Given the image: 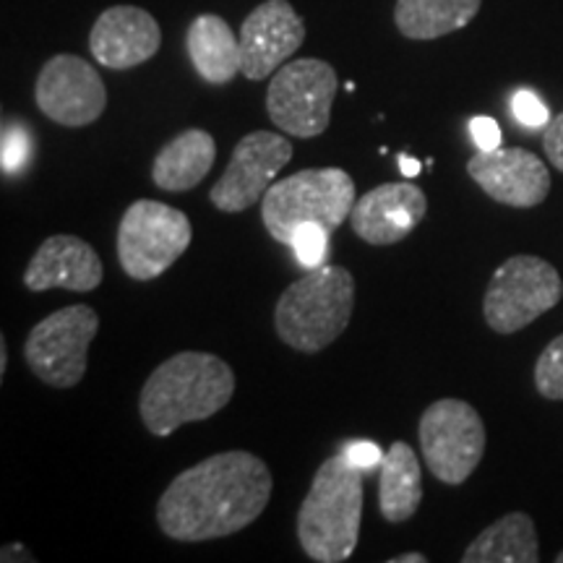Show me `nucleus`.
<instances>
[{"label": "nucleus", "mask_w": 563, "mask_h": 563, "mask_svg": "<svg viewBox=\"0 0 563 563\" xmlns=\"http://www.w3.org/2000/svg\"><path fill=\"white\" fill-rule=\"evenodd\" d=\"M274 481L262 456L222 452L183 470L157 501V525L178 543L230 538L269 506Z\"/></svg>", "instance_id": "obj_1"}, {"label": "nucleus", "mask_w": 563, "mask_h": 563, "mask_svg": "<svg viewBox=\"0 0 563 563\" xmlns=\"http://www.w3.org/2000/svg\"><path fill=\"white\" fill-rule=\"evenodd\" d=\"M235 373L209 352H178L152 371L139 397L146 431L170 435L186 422L209 420L230 405Z\"/></svg>", "instance_id": "obj_2"}, {"label": "nucleus", "mask_w": 563, "mask_h": 563, "mask_svg": "<svg viewBox=\"0 0 563 563\" xmlns=\"http://www.w3.org/2000/svg\"><path fill=\"white\" fill-rule=\"evenodd\" d=\"M363 522V470L340 452L316 470L298 511L302 553L319 563H342L355 553Z\"/></svg>", "instance_id": "obj_3"}, {"label": "nucleus", "mask_w": 563, "mask_h": 563, "mask_svg": "<svg viewBox=\"0 0 563 563\" xmlns=\"http://www.w3.org/2000/svg\"><path fill=\"white\" fill-rule=\"evenodd\" d=\"M355 311V277L344 266L308 269L279 295L274 329L287 347L316 355L344 334Z\"/></svg>", "instance_id": "obj_4"}, {"label": "nucleus", "mask_w": 563, "mask_h": 563, "mask_svg": "<svg viewBox=\"0 0 563 563\" xmlns=\"http://www.w3.org/2000/svg\"><path fill=\"white\" fill-rule=\"evenodd\" d=\"M355 180L342 167H313L274 180L262 199L264 228L277 243L290 245L295 230L313 222L334 232L355 209Z\"/></svg>", "instance_id": "obj_5"}, {"label": "nucleus", "mask_w": 563, "mask_h": 563, "mask_svg": "<svg viewBox=\"0 0 563 563\" xmlns=\"http://www.w3.org/2000/svg\"><path fill=\"white\" fill-rule=\"evenodd\" d=\"M194 241L186 211L154 199H139L118 224V262L136 282L157 279Z\"/></svg>", "instance_id": "obj_6"}, {"label": "nucleus", "mask_w": 563, "mask_h": 563, "mask_svg": "<svg viewBox=\"0 0 563 563\" xmlns=\"http://www.w3.org/2000/svg\"><path fill=\"white\" fill-rule=\"evenodd\" d=\"M563 298L561 274L540 256H511L485 290L483 313L493 332L514 334L555 308Z\"/></svg>", "instance_id": "obj_7"}, {"label": "nucleus", "mask_w": 563, "mask_h": 563, "mask_svg": "<svg viewBox=\"0 0 563 563\" xmlns=\"http://www.w3.org/2000/svg\"><path fill=\"white\" fill-rule=\"evenodd\" d=\"M340 89L336 70L327 60L300 58L285 63L272 76L266 110L282 133L316 139L329 129L332 104Z\"/></svg>", "instance_id": "obj_8"}, {"label": "nucleus", "mask_w": 563, "mask_h": 563, "mask_svg": "<svg viewBox=\"0 0 563 563\" xmlns=\"http://www.w3.org/2000/svg\"><path fill=\"white\" fill-rule=\"evenodd\" d=\"M100 332V316L91 306H66L42 319L24 344V361L42 384L70 389L84 378L89 347Z\"/></svg>", "instance_id": "obj_9"}, {"label": "nucleus", "mask_w": 563, "mask_h": 563, "mask_svg": "<svg viewBox=\"0 0 563 563\" xmlns=\"http://www.w3.org/2000/svg\"><path fill=\"white\" fill-rule=\"evenodd\" d=\"M418 433L422 460L446 485H462L475 473L488 441L483 418L462 399H439L426 407Z\"/></svg>", "instance_id": "obj_10"}, {"label": "nucleus", "mask_w": 563, "mask_h": 563, "mask_svg": "<svg viewBox=\"0 0 563 563\" xmlns=\"http://www.w3.org/2000/svg\"><path fill=\"white\" fill-rule=\"evenodd\" d=\"M292 159V144L282 133L251 131L232 150L222 178L211 186L209 199L220 211L238 214L258 203Z\"/></svg>", "instance_id": "obj_11"}, {"label": "nucleus", "mask_w": 563, "mask_h": 563, "mask_svg": "<svg viewBox=\"0 0 563 563\" xmlns=\"http://www.w3.org/2000/svg\"><path fill=\"white\" fill-rule=\"evenodd\" d=\"M34 100L42 115L66 129H84L100 121L108 108V89L102 76L79 55L60 53L42 66Z\"/></svg>", "instance_id": "obj_12"}, {"label": "nucleus", "mask_w": 563, "mask_h": 563, "mask_svg": "<svg viewBox=\"0 0 563 563\" xmlns=\"http://www.w3.org/2000/svg\"><path fill=\"white\" fill-rule=\"evenodd\" d=\"M306 40V24L287 0H264L241 26L243 76L262 81L277 74Z\"/></svg>", "instance_id": "obj_13"}, {"label": "nucleus", "mask_w": 563, "mask_h": 563, "mask_svg": "<svg viewBox=\"0 0 563 563\" xmlns=\"http://www.w3.org/2000/svg\"><path fill=\"white\" fill-rule=\"evenodd\" d=\"M467 173L493 201L514 209H532L543 203L551 194V170L532 152L519 150H493L481 152L467 162Z\"/></svg>", "instance_id": "obj_14"}, {"label": "nucleus", "mask_w": 563, "mask_h": 563, "mask_svg": "<svg viewBox=\"0 0 563 563\" xmlns=\"http://www.w3.org/2000/svg\"><path fill=\"white\" fill-rule=\"evenodd\" d=\"M428 214V199L410 180L384 183L355 201L350 214L352 232L368 245L405 241Z\"/></svg>", "instance_id": "obj_15"}, {"label": "nucleus", "mask_w": 563, "mask_h": 563, "mask_svg": "<svg viewBox=\"0 0 563 563\" xmlns=\"http://www.w3.org/2000/svg\"><path fill=\"white\" fill-rule=\"evenodd\" d=\"M162 45L157 19L139 5H112L89 32V51L104 68L129 70L152 60Z\"/></svg>", "instance_id": "obj_16"}, {"label": "nucleus", "mask_w": 563, "mask_h": 563, "mask_svg": "<svg viewBox=\"0 0 563 563\" xmlns=\"http://www.w3.org/2000/svg\"><path fill=\"white\" fill-rule=\"evenodd\" d=\"M104 269L97 251L76 235H53L40 245L24 272L32 292L63 287L70 292H91L102 285Z\"/></svg>", "instance_id": "obj_17"}, {"label": "nucleus", "mask_w": 563, "mask_h": 563, "mask_svg": "<svg viewBox=\"0 0 563 563\" xmlns=\"http://www.w3.org/2000/svg\"><path fill=\"white\" fill-rule=\"evenodd\" d=\"M217 159V141L209 131L188 129L167 141L152 167L154 186L167 194L191 191L207 178Z\"/></svg>", "instance_id": "obj_18"}, {"label": "nucleus", "mask_w": 563, "mask_h": 563, "mask_svg": "<svg viewBox=\"0 0 563 563\" xmlns=\"http://www.w3.org/2000/svg\"><path fill=\"white\" fill-rule=\"evenodd\" d=\"M186 51L196 74L209 84H230L243 74L241 40L230 30V24L217 13H201L191 21L186 34Z\"/></svg>", "instance_id": "obj_19"}, {"label": "nucleus", "mask_w": 563, "mask_h": 563, "mask_svg": "<svg viewBox=\"0 0 563 563\" xmlns=\"http://www.w3.org/2000/svg\"><path fill=\"white\" fill-rule=\"evenodd\" d=\"M378 488V506L386 522L402 525L418 514L422 504V470L410 443H391L384 456Z\"/></svg>", "instance_id": "obj_20"}, {"label": "nucleus", "mask_w": 563, "mask_h": 563, "mask_svg": "<svg viewBox=\"0 0 563 563\" xmlns=\"http://www.w3.org/2000/svg\"><path fill=\"white\" fill-rule=\"evenodd\" d=\"M538 532L525 511H511L493 522L467 545L464 563H538Z\"/></svg>", "instance_id": "obj_21"}, {"label": "nucleus", "mask_w": 563, "mask_h": 563, "mask_svg": "<svg viewBox=\"0 0 563 563\" xmlns=\"http://www.w3.org/2000/svg\"><path fill=\"white\" fill-rule=\"evenodd\" d=\"M483 0H397L394 24L407 40H439L460 32L481 11Z\"/></svg>", "instance_id": "obj_22"}, {"label": "nucleus", "mask_w": 563, "mask_h": 563, "mask_svg": "<svg viewBox=\"0 0 563 563\" xmlns=\"http://www.w3.org/2000/svg\"><path fill=\"white\" fill-rule=\"evenodd\" d=\"M534 386L545 399H563V334L540 352L534 363Z\"/></svg>", "instance_id": "obj_23"}, {"label": "nucleus", "mask_w": 563, "mask_h": 563, "mask_svg": "<svg viewBox=\"0 0 563 563\" xmlns=\"http://www.w3.org/2000/svg\"><path fill=\"white\" fill-rule=\"evenodd\" d=\"M290 245L295 249V256L298 262L306 266V269H316V266L323 264L329 251V230H323L321 224H302V228L295 230Z\"/></svg>", "instance_id": "obj_24"}, {"label": "nucleus", "mask_w": 563, "mask_h": 563, "mask_svg": "<svg viewBox=\"0 0 563 563\" xmlns=\"http://www.w3.org/2000/svg\"><path fill=\"white\" fill-rule=\"evenodd\" d=\"M32 157V139L24 125H5L3 129V152H0V165L5 175L21 173Z\"/></svg>", "instance_id": "obj_25"}, {"label": "nucleus", "mask_w": 563, "mask_h": 563, "mask_svg": "<svg viewBox=\"0 0 563 563\" xmlns=\"http://www.w3.org/2000/svg\"><path fill=\"white\" fill-rule=\"evenodd\" d=\"M511 110L514 118L522 125H527V129H543V125L551 123V112H548L543 100L530 89H519L517 95H514Z\"/></svg>", "instance_id": "obj_26"}, {"label": "nucleus", "mask_w": 563, "mask_h": 563, "mask_svg": "<svg viewBox=\"0 0 563 563\" xmlns=\"http://www.w3.org/2000/svg\"><path fill=\"white\" fill-rule=\"evenodd\" d=\"M342 452L347 454V460L355 464V467H361L363 473H373V470L384 464L382 449L373 441H350Z\"/></svg>", "instance_id": "obj_27"}, {"label": "nucleus", "mask_w": 563, "mask_h": 563, "mask_svg": "<svg viewBox=\"0 0 563 563\" xmlns=\"http://www.w3.org/2000/svg\"><path fill=\"white\" fill-rule=\"evenodd\" d=\"M470 133H473V141L475 146L481 152H493L501 146V129H498V123L493 121V118H473V123H470Z\"/></svg>", "instance_id": "obj_28"}, {"label": "nucleus", "mask_w": 563, "mask_h": 563, "mask_svg": "<svg viewBox=\"0 0 563 563\" xmlns=\"http://www.w3.org/2000/svg\"><path fill=\"white\" fill-rule=\"evenodd\" d=\"M543 150L548 154V159L553 162L555 170L563 173V112H559V115L551 118V123L545 125Z\"/></svg>", "instance_id": "obj_29"}, {"label": "nucleus", "mask_w": 563, "mask_h": 563, "mask_svg": "<svg viewBox=\"0 0 563 563\" xmlns=\"http://www.w3.org/2000/svg\"><path fill=\"white\" fill-rule=\"evenodd\" d=\"M0 561H3V563L34 561V555H32L30 548H24V545H19V543H11V545H5L3 551H0Z\"/></svg>", "instance_id": "obj_30"}, {"label": "nucleus", "mask_w": 563, "mask_h": 563, "mask_svg": "<svg viewBox=\"0 0 563 563\" xmlns=\"http://www.w3.org/2000/svg\"><path fill=\"white\" fill-rule=\"evenodd\" d=\"M399 170H402L405 178H418L422 165H420V159L410 157V154H399Z\"/></svg>", "instance_id": "obj_31"}, {"label": "nucleus", "mask_w": 563, "mask_h": 563, "mask_svg": "<svg viewBox=\"0 0 563 563\" xmlns=\"http://www.w3.org/2000/svg\"><path fill=\"white\" fill-rule=\"evenodd\" d=\"M428 559L422 553H405V555H394L389 563H426Z\"/></svg>", "instance_id": "obj_32"}, {"label": "nucleus", "mask_w": 563, "mask_h": 563, "mask_svg": "<svg viewBox=\"0 0 563 563\" xmlns=\"http://www.w3.org/2000/svg\"><path fill=\"white\" fill-rule=\"evenodd\" d=\"M5 365H9V347H5V342L0 340V376L5 373Z\"/></svg>", "instance_id": "obj_33"}, {"label": "nucleus", "mask_w": 563, "mask_h": 563, "mask_svg": "<svg viewBox=\"0 0 563 563\" xmlns=\"http://www.w3.org/2000/svg\"><path fill=\"white\" fill-rule=\"evenodd\" d=\"M555 561H559V563H563V551H561L559 555H555Z\"/></svg>", "instance_id": "obj_34"}]
</instances>
